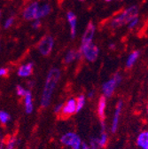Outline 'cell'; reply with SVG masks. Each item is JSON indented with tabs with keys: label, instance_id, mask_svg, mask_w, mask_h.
I'll return each instance as SVG.
<instances>
[{
	"label": "cell",
	"instance_id": "8992f818",
	"mask_svg": "<svg viewBox=\"0 0 148 149\" xmlns=\"http://www.w3.org/2000/svg\"><path fill=\"white\" fill-rule=\"evenodd\" d=\"M60 142L67 146L72 147L73 149H80L83 144L81 138L74 132H67L62 135L60 138Z\"/></svg>",
	"mask_w": 148,
	"mask_h": 149
},
{
	"label": "cell",
	"instance_id": "d6a6232c",
	"mask_svg": "<svg viewBox=\"0 0 148 149\" xmlns=\"http://www.w3.org/2000/svg\"><path fill=\"white\" fill-rule=\"evenodd\" d=\"M1 16H2V13H1V11H0V20H1Z\"/></svg>",
	"mask_w": 148,
	"mask_h": 149
},
{
	"label": "cell",
	"instance_id": "3957f363",
	"mask_svg": "<svg viewBox=\"0 0 148 149\" xmlns=\"http://www.w3.org/2000/svg\"><path fill=\"white\" fill-rule=\"evenodd\" d=\"M79 52H81L82 56H83L85 60L89 62L95 61L99 55V49L93 43L88 45H81Z\"/></svg>",
	"mask_w": 148,
	"mask_h": 149
},
{
	"label": "cell",
	"instance_id": "836d02e7",
	"mask_svg": "<svg viewBox=\"0 0 148 149\" xmlns=\"http://www.w3.org/2000/svg\"><path fill=\"white\" fill-rule=\"evenodd\" d=\"M106 2H111L112 0H106Z\"/></svg>",
	"mask_w": 148,
	"mask_h": 149
},
{
	"label": "cell",
	"instance_id": "f546056e",
	"mask_svg": "<svg viewBox=\"0 0 148 149\" xmlns=\"http://www.w3.org/2000/svg\"><path fill=\"white\" fill-rule=\"evenodd\" d=\"M80 149H90V146H89L87 144L83 143V144H82V146H81V148H80Z\"/></svg>",
	"mask_w": 148,
	"mask_h": 149
},
{
	"label": "cell",
	"instance_id": "7402d4cb",
	"mask_svg": "<svg viewBox=\"0 0 148 149\" xmlns=\"http://www.w3.org/2000/svg\"><path fill=\"white\" fill-rule=\"evenodd\" d=\"M138 23H139V18H138V16H137V17L132 18L131 20L127 23V25H128L129 29H134L137 28Z\"/></svg>",
	"mask_w": 148,
	"mask_h": 149
},
{
	"label": "cell",
	"instance_id": "e0dca14e",
	"mask_svg": "<svg viewBox=\"0 0 148 149\" xmlns=\"http://www.w3.org/2000/svg\"><path fill=\"white\" fill-rule=\"evenodd\" d=\"M106 107V98L102 96L100 97L99 103H98V114H99V118L101 119V122H103L105 119Z\"/></svg>",
	"mask_w": 148,
	"mask_h": 149
},
{
	"label": "cell",
	"instance_id": "9a60e30c",
	"mask_svg": "<svg viewBox=\"0 0 148 149\" xmlns=\"http://www.w3.org/2000/svg\"><path fill=\"white\" fill-rule=\"evenodd\" d=\"M82 56L81 52L79 51H75V50H69L66 55H65V62L67 64H69V63H72L73 61H75L76 60H78L80 59V57Z\"/></svg>",
	"mask_w": 148,
	"mask_h": 149
},
{
	"label": "cell",
	"instance_id": "44dd1931",
	"mask_svg": "<svg viewBox=\"0 0 148 149\" xmlns=\"http://www.w3.org/2000/svg\"><path fill=\"white\" fill-rule=\"evenodd\" d=\"M11 116L6 111H0V123L2 124H6L10 122Z\"/></svg>",
	"mask_w": 148,
	"mask_h": 149
},
{
	"label": "cell",
	"instance_id": "52a82bcc",
	"mask_svg": "<svg viewBox=\"0 0 148 149\" xmlns=\"http://www.w3.org/2000/svg\"><path fill=\"white\" fill-rule=\"evenodd\" d=\"M39 3L34 1L28 4L22 12V17L26 21H34L36 19V13H38L39 8Z\"/></svg>",
	"mask_w": 148,
	"mask_h": 149
},
{
	"label": "cell",
	"instance_id": "d590c367",
	"mask_svg": "<svg viewBox=\"0 0 148 149\" xmlns=\"http://www.w3.org/2000/svg\"><path fill=\"white\" fill-rule=\"evenodd\" d=\"M80 1H84V0H80Z\"/></svg>",
	"mask_w": 148,
	"mask_h": 149
},
{
	"label": "cell",
	"instance_id": "5bb4252c",
	"mask_svg": "<svg viewBox=\"0 0 148 149\" xmlns=\"http://www.w3.org/2000/svg\"><path fill=\"white\" fill-rule=\"evenodd\" d=\"M137 145L142 149H148V132L146 130L139 133L137 139Z\"/></svg>",
	"mask_w": 148,
	"mask_h": 149
},
{
	"label": "cell",
	"instance_id": "30bf717a",
	"mask_svg": "<svg viewBox=\"0 0 148 149\" xmlns=\"http://www.w3.org/2000/svg\"><path fill=\"white\" fill-rule=\"evenodd\" d=\"M61 115L65 117L70 116L76 113V100L74 98L69 99L62 107L61 109Z\"/></svg>",
	"mask_w": 148,
	"mask_h": 149
},
{
	"label": "cell",
	"instance_id": "4fadbf2b",
	"mask_svg": "<svg viewBox=\"0 0 148 149\" xmlns=\"http://www.w3.org/2000/svg\"><path fill=\"white\" fill-rule=\"evenodd\" d=\"M24 105H25L26 113L31 114L34 109V105H33V98L30 91H27L26 94L24 95Z\"/></svg>",
	"mask_w": 148,
	"mask_h": 149
},
{
	"label": "cell",
	"instance_id": "8fae6325",
	"mask_svg": "<svg viewBox=\"0 0 148 149\" xmlns=\"http://www.w3.org/2000/svg\"><path fill=\"white\" fill-rule=\"evenodd\" d=\"M122 101L119 100L117 105H116V107H115L114 118H113V121H112V125H111V132H112L113 133H115L117 130L118 124H119L120 115L122 113Z\"/></svg>",
	"mask_w": 148,
	"mask_h": 149
},
{
	"label": "cell",
	"instance_id": "cb8c5ba5",
	"mask_svg": "<svg viewBox=\"0 0 148 149\" xmlns=\"http://www.w3.org/2000/svg\"><path fill=\"white\" fill-rule=\"evenodd\" d=\"M16 146V138L15 137H11L9 140L7 141L6 146H5L4 149H14Z\"/></svg>",
	"mask_w": 148,
	"mask_h": 149
},
{
	"label": "cell",
	"instance_id": "ffe728a7",
	"mask_svg": "<svg viewBox=\"0 0 148 149\" xmlns=\"http://www.w3.org/2000/svg\"><path fill=\"white\" fill-rule=\"evenodd\" d=\"M76 112L81 111L85 105V96L84 95L78 96V98L76 100Z\"/></svg>",
	"mask_w": 148,
	"mask_h": 149
},
{
	"label": "cell",
	"instance_id": "ba28073f",
	"mask_svg": "<svg viewBox=\"0 0 148 149\" xmlns=\"http://www.w3.org/2000/svg\"><path fill=\"white\" fill-rule=\"evenodd\" d=\"M95 33H96V26H95V24L92 22H90L87 24L86 29H85V30H84V32L83 34V36H82V45L91 44L92 41H93Z\"/></svg>",
	"mask_w": 148,
	"mask_h": 149
},
{
	"label": "cell",
	"instance_id": "484cf974",
	"mask_svg": "<svg viewBox=\"0 0 148 149\" xmlns=\"http://www.w3.org/2000/svg\"><path fill=\"white\" fill-rule=\"evenodd\" d=\"M27 91L28 90H26L22 85H17L16 86V93H17V95L20 96V97H24V95L26 94Z\"/></svg>",
	"mask_w": 148,
	"mask_h": 149
},
{
	"label": "cell",
	"instance_id": "4316f807",
	"mask_svg": "<svg viewBox=\"0 0 148 149\" xmlns=\"http://www.w3.org/2000/svg\"><path fill=\"white\" fill-rule=\"evenodd\" d=\"M41 25H42L41 20H34L31 23V27L34 29H38L41 27Z\"/></svg>",
	"mask_w": 148,
	"mask_h": 149
},
{
	"label": "cell",
	"instance_id": "e575fe53",
	"mask_svg": "<svg viewBox=\"0 0 148 149\" xmlns=\"http://www.w3.org/2000/svg\"><path fill=\"white\" fill-rule=\"evenodd\" d=\"M0 49H1V45H0Z\"/></svg>",
	"mask_w": 148,
	"mask_h": 149
},
{
	"label": "cell",
	"instance_id": "7a4b0ae2",
	"mask_svg": "<svg viewBox=\"0 0 148 149\" xmlns=\"http://www.w3.org/2000/svg\"><path fill=\"white\" fill-rule=\"evenodd\" d=\"M137 16H138V7L137 6H131L116 14L110 21V27L112 29H118L127 24L132 18Z\"/></svg>",
	"mask_w": 148,
	"mask_h": 149
},
{
	"label": "cell",
	"instance_id": "277c9868",
	"mask_svg": "<svg viewBox=\"0 0 148 149\" xmlns=\"http://www.w3.org/2000/svg\"><path fill=\"white\" fill-rule=\"evenodd\" d=\"M122 76L119 73H116L110 80L104 83L102 85V91H103L104 97L109 98L112 96L114 94L117 85L122 82Z\"/></svg>",
	"mask_w": 148,
	"mask_h": 149
},
{
	"label": "cell",
	"instance_id": "5b68a950",
	"mask_svg": "<svg viewBox=\"0 0 148 149\" xmlns=\"http://www.w3.org/2000/svg\"><path fill=\"white\" fill-rule=\"evenodd\" d=\"M54 38L51 35H46L43 36L38 42V50L43 56H48L53 50L54 47Z\"/></svg>",
	"mask_w": 148,
	"mask_h": 149
},
{
	"label": "cell",
	"instance_id": "f1b7e54d",
	"mask_svg": "<svg viewBox=\"0 0 148 149\" xmlns=\"http://www.w3.org/2000/svg\"><path fill=\"white\" fill-rule=\"evenodd\" d=\"M62 107H63V104H59L57 105L56 107H54V112L56 114H60L61 112V109H62Z\"/></svg>",
	"mask_w": 148,
	"mask_h": 149
},
{
	"label": "cell",
	"instance_id": "9c48e42d",
	"mask_svg": "<svg viewBox=\"0 0 148 149\" xmlns=\"http://www.w3.org/2000/svg\"><path fill=\"white\" fill-rule=\"evenodd\" d=\"M67 21L70 29V35L72 38H75L77 34V18L75 13L72 11L67 12Z\"/></svg>",
	"mask_w": 148,
	"mask_h": 149
},
{
	"label": "cell",
	"instance_id": "603a6c76",
	"mask_svg": "<svg viewBox=\"0 0 148 149\" xmlns=\"http://www.w3.org/2000/svg\"><path fill=\"white\" fill-rule=\"evenodd\" d=\"M90 146V149H100V145H99V139L94 138V139H91L90 145H88Z\"/></svg>",
	"mask_w": 148,
	"mask_h": 149
},
{
	"label": "cell",
	"instance_id": "ac0fdd59",
	"mask_svg": "<svg viewBox=\"0 0 148 149\" xmlns=\"http://www.w3.org/2000/svg\"><path fill=\"white\" fill-rule=\"evenodd\" d=\"M139 55H140L139 51H133L132 52H131V54L128 56L127 61H126V67L129 68H132L137 62V61L138 60Z\"/></svg>",
	"mask_w": 148,
	"mask_h": 149
},
{
	"label": "cell",
	"instance_id": "8d00e7d4",
	"mask_svg": "<svg viewBox=\"0 0 148 149\" xmlns=\"http://www.w3.org/2000/svg\"><path fill=\"white\" fill-rule=\"evenodd\" d=\"M121 1H123V0H121Z\"/></svg>",
	"mask_w": 148,
	"mask_h": 149
},
{
	"label": "cell",
	"instance_id": "83f0119b",
	"mask_svg": "<svg viewBox=\"0 0 148 149\" xmlns=\"http://www.w3.org/2000/svg\"><path fill=\"white\" fill-rule=\"evenodd\" d=\"M7 74H8V69L7 68H0V77H6Z\"/></svg>",
	"mask_w": 148,
	"mask_h": 149
},
{
	"label": "cell",
	"instance_id": "7c38bea8",
	"mask_svg": "<svg viewBox=\"0 0 148 149\" xmlns=\"http://www.w3.org/2000/svg\"><path fill=\"white\" fill-rule=\"evenodd\" d=\"M33 69H34L33 63L28 62V63L22 65L19 68H18L17 74H18V76L21 77H28L32 74Z\"/></svg>",
	"mask_w": 148,
	"mask_h": 149
},
{
	"label": "cell",
	"instance_id": "1f68e13d",
	"mask_svg": "<svg viewBox=\"0 0 148 149\" xmlns=\"http://www.w3.org/2000/svg\"><path fill=\"white\" fill-rule=\"evenodd\" d=\"M94 95V91H90L89 92V94H88V97L89 98H92V96Z\"/></svg>",
	"mask_w": 148,
	"mask_h": 149
},
{
	"label": "cell",
	"instance_id": "d6986e66",
	"mask_svg": "<svg viewBox=\"0 0 148 149\" xmlns=\"http://www.w3.org/2000/svg\"><path fill=\"white\" fill-rule=\"evenodd\" d=\"M101 126H102V130H101V135H100V138L99 139V141L100 147H104L107 144L108 136L105 132V123H104V122H101Z\"/></svg>",
	"mask_w": 148,
	"mask_h": 149
},
{
	"label": "cell",
	"instance_id": "6da1fadb",
	"mask_svg": "<svg viewBox=\"0 0 148 149\" xmlns=\"http://www.w3.org/2000/svg\"><path fill=\"white\" fill-rule=\"evenodd\" d=\"M60 70L57 68H52L49 70L44 83L43 94L41 98V106L43 107H49L54 90L60 78Z\"/></svg>",
	"mask_w": 148,
	"mask_h": 149
},
{
	"label": "cell",
	"instance_id": "2e32d148",
	"mask_svg": "<svg viewBox=\"0 0 148 149\" xmlns=\"http://www.w3.org/2000/svg\"><path fill=\"white\" fill-rule=\"evenodd\" d=\"M51 11V7L49 4H44L42 6H39L38 13H36V19L35 20H41L42 18H44L50 14Z\"/></svg>",
	"mask_w": 148,
	"mask_h": 149
},
{
	"label": "cell",
	"instance_id": "4dcf8cb0",
	"mask_svg": "<svg viewBox=\"0 0 148 149\" xmlns=\"http://www.w3.org/2000/svg\"><path fill=\"white\" fill-rule=\"evenodd\" d=\"M109 49H111V50H114V49H115V45L114 43L110 44V45H109Z\"/></svg>",
	"mask_w": 148,
	"mask_h": 149
},
{
	"label": "cell",
	"instance_id": "d4e9b609",
	"mask_svg": "<svg viewBox=\"0 0 148 149\" xmlns=\"http://www.w3.org/2000/svg\"><path fill=\"white\" fill-rule=\"evenodd\" d=\"M13 23H14V17H13V16L8 17L4 22V29H10L13 25Z\"/></svg>",
	"mask_w": 148,
	"mask_h": 149
}]
</instances>
